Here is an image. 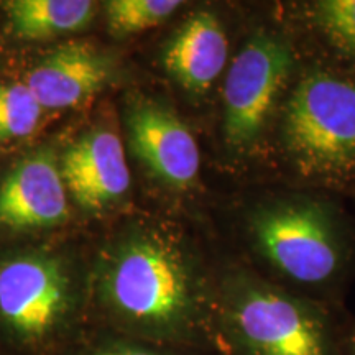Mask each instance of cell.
Here are the masks:
<instances>
[{"instance_id": "cell-1", "label": "cell", "mask_w": 355, "mask_h": 355, "mask_svg": "<svg viewBox=\"0 0 355 355\" xmlns=\"http://www.w3.org/2000/svg\"><path fill=\"white\" fill-rule=\"evenodd\" d=\"M89 295L96 326L219 355L216 273L171 225L140 222L123 230L97 261Z\"/></svg>"}, {"instance_id": "cell-2", "label": "cell", "mask_w": 355, "mask_h": 355, "mask_svg": "<svg viewBox=\"0 0 355 355\" xmlns=\"http://www.w3.org/2000/svg\"><path fill=\"white\" fill-rule=\"evenodd\" d=\"M243 234L263 277L308 298L343 306L352 239L329 199L306 193L266 194L243 212Z\"/></svg>"}, {"instance_id": "cell-3", "label": "cell", "mask_w": 355, "mask_h": 355, "mask_svg": "<svg viewBox=\"0 0 355 355\" xmlns=\"http://www.w3.org/2000/svg\"><path fill=\"white\" fill-rule=\"evenodd\" d=\"M347 316L278 285L250 265L216 273L219 355H343Z\"/></svg>"}, {"instance_id": "cell-4", "label": "cell", "mask_w": 355, "mask_h": 355, "mask_svg": "<svg viewBox=\"0 0 355 355\" xmlns=\"http://www.w3.org/2000/svg\"><path fill=\"white\" fill-rule=\"evenodd\" d=\"M91 324L89 279L68 261L46 254L0 260L3 355H58Z\"/></svg>"}, {"instance_id": "cell-5", "label": "cell", "mask_w": 355, "mask_h": 355, "mask_svg": "<svg viewBox=\"0 0 355 355\" xmlns=\"http://www.w3.org/2000/svg\"><path fill=\"white\" fill-rule=\"evenodd\" d=\"M273 132L285 163L300 180L344 186L355 180V78L300 68Z\"/></svg>"}, {"instance_id": "cell-6", "label": "cell", "mask_w": 355, "mask_h": 355, "mask_svg": "<svg viewBox=\"0 0 355 355\" xmlns=\"http://www.w3.org/2000/svg\"><path fill=\"white\" fill-rule=\"evenodd\" d=\"M300 69L290 38L259 26L225 71L222 87V144L230 162H254L272 139L283 101Z\"/></svg>"}, {"instance_id": "cell-7", "label": "cell", "mask_w": 355, "mask_h": 355, "mask_svg": "<svg viewBox=\"0 0 355 355\" xmlns=\"http://www.w3.org/2000/svg\"><path fill=\"white\" fill-rule=\"evenodd\" d=\"M125 130L132 153L159 184L180 193L196 186L201 171L198 141L171 105L133 96L125 107Z\"/></svg>"}, {"instance_id": "cell-8", "label": "cell", "mask_w": 355, "mask_h": 355, "mask_svg": "<svg viewBox=\"0 0 355 355\" xmlns=\"http://www.w3.org/2000/svg\"><path fill=\"white\" fill-rule=\"evenodd\" d=\"M68 217V191L51 150H40L20 159L0 183V225L3 227L50 229Z\"/></svg>"}, {"instance_id": "cell-9", "label": "cell", "mask_w": 355, "mask_h": 355, "mask_svg": "<svg viewBox=\"0 0 355 355\" xmlns=\"http://www.w3.org/2000/svg\"><path fill=\"white\" fill-rule=\"evenodd\" d=\"M66 191L86 211L117 204L130 189L125 148L109 128L87 132L66 150L60 163Z\"/></svg>"}, {"instance_id": "cell-10", "label": "cell", "mask_w": 355, "mask_h": 355, "mask_svg": "<svg viewBox=\"0 0 355 355\" xmlns=\"http://www.w3.org/2000/svg\"><path fill=\"white\" fill-rule=\"evenodd\" d=\"M229 38L219 17L202 8L189 13L162 51L165 73L191 96H204L229 66Z\"/></svg>"}, {"instance_id": "cell-11", "label": "cell", "mask_w": 355, "mask_h": 355, "mask_svg": "<svg viewBox=\"0 0 355 355\" xmlns=\"http://www.w3.org/2000/svg\"><path fill=\"white\" fill-rule=\"evenodd\" d=\"M112 74L109 58L86 43H71L51 51L30 71L26 86L43 109H71L87 102Z\"/></svg>"}, {"instance_id": "cell-12", "label": "cell", "mask_w": 355, "mask_h": 355, "mask_svg": "<svg viewBox=\"0 0 355 355\" xmlns=\"http://www.w3.org/2000/svg\"><path fill=\"white\" fill-rule=\"evenodd\" d=\"M96 6L89 0H12L6 13L13 35L44 40L83 30L94 19Z\"/></svg>"}, {"instance_id": "cell-13", "label": "cell", "mask_w": 355, "mask_h": 355, "mask_svg": "<svg viewBox=\"0 0 355 355\" xmlns=\"http://www.w3.org/2000/svg\"><path fill=\"white\" fill-rule=\"evenodd\" d=\"M301 12L331 51L355 61V0H314L303 3Z\"/></svg>"}, {"instance_id": "cell-14", "label": "cell", "mask_w": 355, "mask_h": 355, "mask_svg": "<svg viewBox=\"0 0 355 355\" xmlns=\"http://www.w3.org/2000/svg\"><path fill=\"white\" fill-rule=\"evenodd\" d=\"M58 355H211L199 350L168 347L135 337L121 334L107 327L97 326V331H86Z\"/></svg>"}, {"instance_id": "cell-15", "label": "cell", "mask_w": 355, "mask_h": 355, "mask_svg": "<svg viewBox=\"0 0 355 355\" xmlns=\"http://www.w3.org/2000/svg\"><path fill=\"white\" fill-rule=\"evenodd\" d=\"M181 6L180 0H110L105 3L109 30L119 38L144 33L170 20Z\"/></svg>"}, {"instance_id": "cell-16", "label": "cell", "mask_w": 355, "mask_h": 355, "mask_svg": "<svg viewBox=\"0 0 355 355\" xmlns=\"http://www.w3.org/2000/svg\"><path fill=\"white\" fill-rule=\"evenodd\" d=\"M40 104L26 83L0 84V140H17L30 137L43 117Z\"/></svg>"}, {"instance_id": "cell-17", "label": "cell", "mask_w": 355, "mask_h": 355, "mask_svg": "<svg viewBox=\"0 0 355 355\" xmlns=\"http://www.w3.org/2000/svg\"><path fill=\"white\" fill-rule=\"evenodd\" d=\"M343 355H355V319H347L343 337Z\"/></svg>"}]
</instances>
